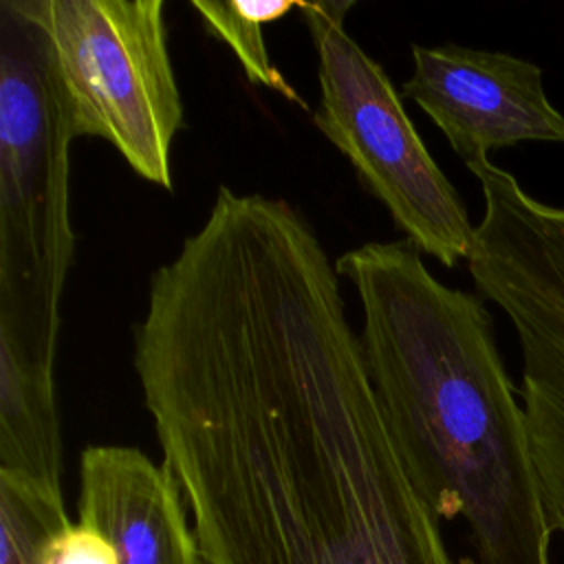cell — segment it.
Masks as SVG:
<instances>
[{
	"label": "cell",
	"mask_w": 564,
	"mask_h": 564,
	"mask_svg": "<svg viewBox=\"0 0 564 564\" xmlns=\"http://www.w3.org/2000/svg\"><path fill=\"white\" fill-rule=\"evenodd\" d=\"M302 4L304 2L293 0H192V7L198 11L205 26L236 53L251 82L280 93L306 110L302 95L271 64L262 33L267 22L280 20L291 9H302Z\"/></svg>",
	"instance_id": "11"
},
{
	"label": "cell",
	"mask_w": 564,
	"mask_h": 564,
	"mask_svg": "<svg viewBox=\"0 0 564 564\" xmlns=\"http://www.w3.org/2000/svg\"><path fill=\"white\" fill-rule=\"evenodd\" d=\"M40 564H117V555L101 533L68 522L46 540Z\"/></svg>",
	"instance_id": "12"
},
{
	"label": "cell",
	"mask_w": 564,
	"mask_h": 564,
	"mask_svg": "<svg viewBox=\"0 0 564 564\" xmlns=\"http://www.w3.org/2000/svg\"><path fill=\"white\" fill-rule=\"evenodd\" d=\"M412 59L401 93L427 112L465 165L520 143L564 145V115L549 101L538 64L460 44H414Z\"/></svg>",
	"instance_id": "7"
},
{
	"label": "cell",
	"mask_w": 564,
	"mask_h": 564,
	"mask_svg": "<svg viewBox=\"0 0 564 564\" xmlns=\"http://www.w3.org/2000/svg\"><path fill=\"white\" fill-rule=\"evenodd\" d=\"M361 350L388 432L441 520L465 527L467 564H551L524 408L485 302L438 282L408 240L341 253Z\"/></svg>",
	"instance_id": "2"
},
{
	"label": "cell",
	"mask_w": 564,
	"mask_h": 564,
	"mask_svg": "<svg viewBox=\"0 0 564 564\" xmlns=\"http://www.w3.org/2000/svg\"><path fill=\"white\" fill-rule=\"evenodd\" d=\"M0 469L62 482L53 366L0 337Z\"/></svg>",
	"instance_id": "9"
},
{
	"label": "cell",
	"mask_w": 564,
	"mask_h": 564,
	"mask_svg": "<svg viewBox=\"0 0 564 564\" xmlns=\"http://www.w3.org/2000/svg\"><path fill=\"white\" fill-rule=\"evenodd\" d=\"M73 137H99L145 181L170 189L183 101L163 0H35Z\"/></svg>",
	"instance_id": "6"
},
{
	"label": "cell",
	"mask_w": 564,
	"mask_h": 564,
	"mask_svg": "<svg viewBox=\"0 0 564 564\" xmlns=\"http://www.w3.org/2000/svg\"><path fill=\"white\" fill-rule=\"evenodd\" d=\"M134 370L205 564H467L388 432L337 267L289 200L218 189L152 275Z\"/></svg>",
	"instance_id": "1"
},
{
	"label": "cell",
	"mask_w": 564,
	"mask_h": 564,
	"mask_svg": "<svg viewBox=\"0 0 564 564\" xmlns=\"http://www.w3.org/2000/svg\"><path fill=\"white\" fill-rule=\"evenodd\" d=\"M73 130L35 0L0 4V337L55 364Z\"/></svg>",
	"instance_id": "3"
},
{
	"label": "cell",
	"mask_w": 564,
	"mask_h": 564,
	"mask_svg": "<svg viewBox=\"0 0 564 564\" xmlns=\"http://www.w3.org/2000/svg\"><path fill=\"white\" fill-rule=\"evenodd\" d=\"M77 516L108 540L117 564H205L174 474L137 447L82 452Z\"/></svg>",
	"instance_id": "8"
},
{
	"label": "cell",
	"mask_w": 564,
	"mask_h": 564,
	"mask_svg": "<svg viewBox=\"0 0 564 564\" xmlns=\"http://www.w3.org/2000/svg\"><path fill=\"white\" fill-rule=\"evenodd\" d=\"M467 167L485 200L467 267L516 330L538 485L553 531L564 535V207L538 200L489 159Z\"/></svg>",
	"instance_id": "4"
},
{
	"label": "cell",
	"mask_w": 564,
	"mask_h": 564,
	"mask_svg": "<svg viewBox=\"0 0 564 564\" xmlns=\"http://www.w3.org/2000/svg\"><path fill=\"white\" fill-rule=\"evenodd\" d=\"M68 522L62 482L0 469V564H40L46 540Z\"/></svg>",
	"instance_id": "10"
},
{
	"label": "cell",
	"mask_w": 564,
	"mask_h": 564,
	"mask_svg": "<svg viewBox=\"0 0 564 564\" xmlns=\"http://www.w3.org/2000/svg\"><path fill=\"white\" fill-rule=\"evenodd\" d=\"M350 9L352 2L302 4L322 90L315 126L346 154L405 240L452 269L469 258L476 227L386 70L348 35Z\"/></svg>",
	"instance_id": "5"
}]
</instances>
